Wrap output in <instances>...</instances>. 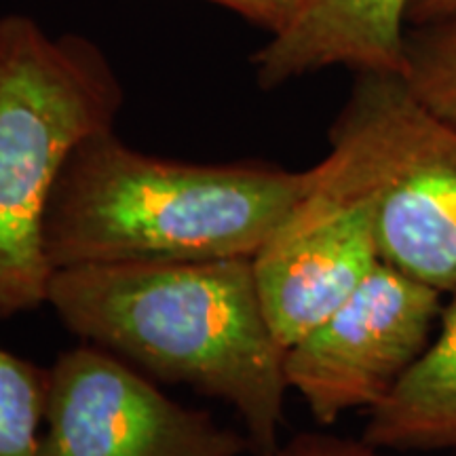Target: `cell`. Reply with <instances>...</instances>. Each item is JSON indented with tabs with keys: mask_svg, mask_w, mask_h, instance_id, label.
Wrapping results in <instances>:
<instances>
[{
	"mask_svg": "<svg viewBox=\"0 0 456 456\" xmlns=\"http://www.w3.org/2000/svg\"><path fill=\"white\" fill-rule=\"evenodd\" d=\"M269 456H387L383 450L370 446L366 442H351L340 440L332 436H315V433H306V436L294 437L292 442L279 446L275 452Z\"/></svg>",
	"mask_w": 456,
	"mask_h": 456,
	"instance_id": "13",
	"label": "cell"
},
{
	"mask_svg": "<svg viewBox=\"0 0 456 456\" xmlns=\"http://www.w3.org/2000/svg\"><path fill=\"white\" fill-rule=\"evenodd\" d=\"M248 436L157 389L114 353L81 345L49 368L38 456H245Z\"/></svg>",
	"mask_w": 456,
	"mask_h": 456,
	"instance_id": "5",
	"label": "cell"
},
{
	"mask_svg": "<svg viewBox=\"0 0 456 456\" xmlns=\"http://www.w3.org/2000/svg\"><path fill=\"white\" fill-rule=\"evenodd\" d=\"M319 161L368 205L380 260L456 294V127L399 72H357Z\"/></svg>",
	"mask_w": 456,
	"mask_h": 456,
	"instance_id": "4",
	"label": "cell"
},
{
	"mask_svg": "<svg viewBox=\"0 0 456 456\" xmlns=\"http://www.w3.org/2000/svg\"><path fill=\"white\" fill-rule=\"evenodd\" d=\"M402 77L416 98L456 127V11L408 26Z\"/></svg>",
	"mask_w": 456,
	"mask_h": 456,
	"instance_id": "10",
	"label": "cell"
},
{
	"mask_svg": "<svg viewBox=\"0 0 456 456\" xmlns=\"http://www.w3.org/2000/svg\"><path fill=\"white\" fill-rule=\"evenodd\" d=\"M49 370L0 349V456H38Z\"/></svg>",
	"mask_w": 456,
	"mask_h": 456,
	"instance_id": "11",
	"label": "cell"
},
{
	"mask_svg": "<svg viewBox=\"0 0 456 456\" xmlns=\"http://www.w3.org/2000/svg\"><path fill=\"white\" fill-rule=\"evenodd\" d=\"M47 305L89 345L235 408L256 456L279 448L285 349L262 311L252 258L57 269Z\"/></svg>",
	"mask_w": 456,
	"mask_h": 456,
	"instance_id": "1",
	"label": "cell"
},
{
	"mask_svg": "<svg viewBox=\"0 0 456 456\" xmlns=\"http://www.w3.org/2000/svg\"><path fill=\"white\" fill-rule=\"evenodd\" d=\"M456 11V0H410L408 26L442 20Z\"/></svg>",
	"mask_w": 456,
	"mask_h": 456,
	"instance_id": "14",
	"label": "cell"
},
{
	"mask_svg": "<svg viewBox=\"0 0 456 456\" xmlns=\"http://www.w3.org/2000/svg\"><path fill=\"white\" fill-rule=\"evenodd\" d=\"M123 87L81 34H49L28 15L0 17V317L47 305V205L85 138L114 129Z\"/></svg>",
	"mask_w": 456,
	"mask_h": 456,
	"instance_id": "3",
	"label": "cell"
},
{
	"mask_svg": "<svg viewBox=\"0 0 456 456\" xmlns=\"http://www.w3.org/2000/svg\"><path fill=\"white\" fill-rule=\"evenodd\" d=\"M249 21L269 37L283 32L302 13L309 0H205Z\"/></svg>",
	"mask_w": 456,
	"mask_h": 456,
	"instance_id": "12",
	"label": "cell"
},
{
	"mask_svg": "<svg viewBox=\"0 0 456 456\" xmlns=\"http://www.w3.org/2000/svg\"><path fill=\"white\" fill-rule=\"evenodd\" d=\"M410 0H309L283 32L252 55L262 89L328 70L399 72Z\"/></svg>",
	"mask_w": 456,
	"mask_h": 456,
	"instance_id": "8",
	"label": "cell"
},
{
	"mask_svg": "<svg viewBox=\"0 0 456 456\" xmlns=\"http://www.w3.org/2000/svg\"><path fill=\"white\" fill-rule=\"evenodd\" d=\"M311 191L252 258L266 322L283 349L332 315L380 265L368 205L313 165Z\"/></svg>",
	"mask_w": 456,
	"mask_h": 456,
	"instance_id": "7",
	"label": "cell"
},
{
	"mask_svg": "<svg viewBox=\"0 0 456 456\" xmlns=\"http://www.w3.org/2000/svg\"><path fill=\"white\" fill-rule=\"evenodd\" d=\"M315 171L262 161L186 163L104 129L72 151L51 192V269L254 258L311 191Z\"/></svg>",
	"mask_w": 456,
	"mask_h": 456,
	"instance_id": "2",
	"label": "cell"
},
{
	"mask_svg": "<svg viewBox=\"0 0 456 456\" xmlns=\"http://www.w3.org/2000/svg\"><path fill=\"white\" fill-rule=\"evenodd\" d=\"M362 440L380 450H456V294L414 366L368 410Z\"/></svg>",
	"mask_w": 456,
	"mask_h": 456,
	"instance_id": "9",
	"label": "cell"
},
{
	"mask_svg": "<svg viewBox=\"0 0 456 456\" xmlns=\"http://www.w3.org/2000/svg\"><path fill=\"white\" fill-rule=\"evenodd\" d=\"M442 296L380 262L349 300L285 349L288 387L322 425L379 406L429 345Z\"/></svg>",
	"mask_w": 456,
	"mask_h": 456,
	"instance_id": "6",
	"label": "cell"
}]
</instances>
